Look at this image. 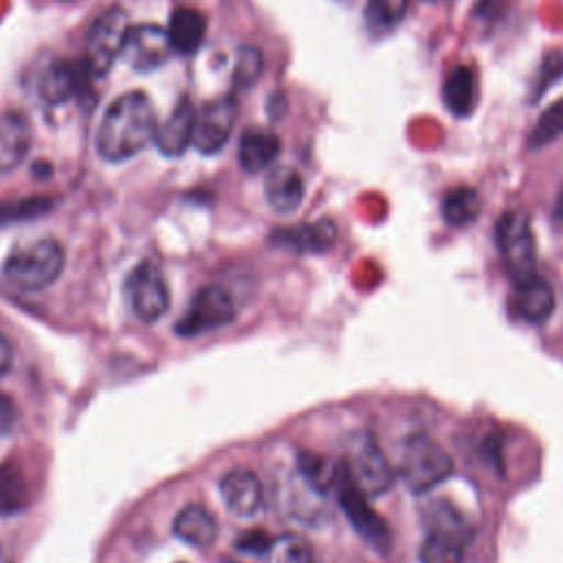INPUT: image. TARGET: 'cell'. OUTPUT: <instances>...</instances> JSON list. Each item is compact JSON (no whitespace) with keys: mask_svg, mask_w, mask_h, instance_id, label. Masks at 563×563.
Masks as SVG:
<instances>
[{"mask_svg":"<svg viewBox=\"0 0 563 563\" xmlns=\"http://www.w3.org/2000/svg\"><path fill=\"white\" fill-rule=\"evenodd\" d=\"M156 110L145 92H125L103 112L97 130V152L110 163L128 161L156 139Z\"/></svg>","mask_w":563,"mask_h":563,"instance_id":"cell-1","label":"cell"},{"mask_svg":"<svg viewBox=\"0 0 563 563\" xmlns=\"http://www.w3.org/2000/svg\"><path fill=\"white\" fill-rule=\"evenodd\" d=\"M64 246L53 238H40L11 251L2 264L4 277L22 290H42L64 271Z\"/></svg>","mask_w":563,"mask_h":563,"instance_id":"cell-2","label":"cell"},{"mask_svg":"<svg viewBox=\"0 0 563 563\" xmlns=\"http://www.w3.org/2000/svg\"><path fill=\"white\" fill-rule=\"evenodd\" d=\"M453 473L449 453L429 435L413 433L405 440L400 455V477L413 493H424Z\"/></svg>","mask_w":563,"mask_h":563,"instance_id":"cell-3","label":"cell"},{"mask_svg":"<svg viewBox=\"0 0 563 563\" xmlns=\"http://www.w3.org/2000/svg\"><path fill=\"white\" fill-rule=\"evenodd\" d=\"M334 490L341 510L345 512L352 528L363 537L374 550L387 552L389 550V528L383 517L372 508L369 497L354 484L350 473L345 471L343 462L336 466L334 475Z\"/></svg>","mask_w":563,"mask_h":563,"instance_id":"cell-4","label":"cell"},{"mask_svg":"<svg viewBox=\"0 0 563 563\" xmlns=\"http://www.w3.org/2000/svg\"><path fill=\"white\" fill-rule=\"evenodd\" d=\"M130 31L128 13L121 7H108L101 11L86 33V62L92 77H101L110 70L112 62L123 53Z\"/></svg>","mask_w":563,"mask_h":563,"instance_id":"cell-5","label":"cell"},{"mask_svg":"<svg viewBox=\"0 0 563 563\" xmlns=\"http://www.w3.org/2000/svg\"><path fill=\"white\" fill-rule=\"evenodd\" d=\"M238 314L233 297L220 284L202 286L189 301L174 330L180 336H198L229 325Z\"/></svg>","mask_w":563,"mask_h":563,"instance_id":"cell-6","label":"cell"},{"mask_svg":"<svg viewBox=\"0 0 563 563\" xmlns=\"http://www.w3.org/2000/svg\"><path fill=\"white\" fill-rule=\"evenodd\" d=\"M499 253L512 279L528 277L537 266V249L530 229V218L523 211H506L495 229Z\"/></svg>","mask_w":563,"mask_h":563,"instance_id":"cell-7","label":"cell"},{"mask_svg":"<svg viewBox=\"0 0 563 563\" xmlns=\"http://www.w3.org/2000/svg\"><path fill=\"white\" fill-rule=\"evenodd\" d=\"M343 466L350 473V477L354 479V484L367 497H376L391 486V479H394L391 466L385 460V455L380 453V449L376 446L374 438L367 433L352 438L345 460H343Z\"/></svg>","mask_w":563,"mask_h":563,"instance_id":"cell-8","label":"cell"},{"mask_svg":"<svg viewBox=\"0 0 563 563\" xmlns=\"http://www.w3.org/2000/svg\"><path fill=\"white\" fill-rule=\"evenodd\" d=\"M125 290L134 314L145 323L158 321L169 308V288L154 262H141L130 273Z\"/></svg>","mask_w":563,"mask_h":563,"instance_id":"cell-9","label":"cell"},{"mask_svg":"<svg viewBox=\"0 0 563 563\" xmlns=\"http://www.w3.org/2000/svg\"><path fill=\"white\" fill-rule=\"evenodd\" d=\"M464 543L466 532L462 521L449 508H442L420 545L418 559L420 563H462Z\"/></svg>","mask_w":563,"mask_h":563,"instance_id":"cell-10","label":"cell"},{"mask_svg":"<svg viewBox=\"0 0 563 563\" xmlns=\"http://www.w3.org/2000/svg\"><path fill=\"white\" fill-rule=\"evenodd\" d=\"M172 40L169 33L156 24H136L130 26L123 57L125 64L139 73H150L163 66L172 53Z\"/></svg>","mask_w":563,"mask_h":563,"instance_id":"cell-11","label":"cell"},{"mask_svg":"<svg viewBox=\"0 0 563 563\" xmlns=\"http://www.w3.org/2000/svg\"><path fill=\"white\" fill-rule=\"evenodd\" d=\"M238 117V103L231 95H224L211 101L196 119L194 145L198 152L211 156L218 154L233 132V123Z\"/></svg>","mask_w":563,"mask_h":563,"instance_id":"cell-12","label":"cell"},{"mask_svg":"<svg viewBox=\"0 0 563 563\" xmlns=\"http://www.w3.org/2000/svg\"><path fill=\"white\" fill-rule=\"evenodd\" d=\"M227 510L240 519L255 517L264 506V486L249 468H231L218 484Z\"/></svg>","mask_w":563,"mask_h":563,"instance_id":"cell-13","label":"cell"},{"mask_svg":"<svg viewBox=\"0 0 563 563\" xmlns=\"http://www.w3.org/2000/svg\"><path fill=\"white\" fill-rule=\"evenodd\" d=\"M92 73L86 59H59L44 68L40 79V95L48 103H64L88 88Z\"/></svg>","mask_w":563,"mask_h":563,"instance_id":"cell-14","label":"cell"},{"mask_svg":"<svg viewBox=\"0 0 563 563\" xmlns=\"http://www.w3.org/2000/svg\"><path fill=\"white\" fill-rule=\"evenodd\" d=\"M512 306L517 314L530 323H543L554 310V290L537 273L515 279Z\"/></svg>","mask_w":563,"mask_h":563,"instance_id":"cell-15","label":"cell"},{"mask_svg":"<svg viewBox=\"0 0 563 563\" xmlns=\"http://www.w3.org/2000/svg\"><path fill=\"white\" fill-rule=\"evenodd\" d=\"M196 110L191 106L189 99H183L172 114L167 117V121L158 128L156 132V145L158 152L165 156H180L189 143H194V130H196Z\"/></svg>","mask_w":563,"mask_h":563,"instance_id":"cell-16","label":"cell"},{"mask_svg":"<svg viewBox=\"0 0 563 563\" xmlns=\"http://www.w3.org/2000/svg\"><path fill=\"white\" fill-rule=\"evenodd\" d=\"M31 147V125L20 112H0V174L15 169Z\"/></svg>","mask_w":563,"mask_h":563,"instance_id":"cell-17","label":"cell"},{"mask_svg":"<svg viewBox=\"0 0 563 563\" xmlns=\"http://www.w3.org/2000/svg\"><path fill=\"white\" fill-rule=\"evenodd\" d=\"M303 180L301 176L286 165L273 167L264 178V196L273 211L292 213L303 202Z\"/></svg>","mask_w":563,"mask_h":563,"instance_id":"cell-18","label":"cell"},{"mask_svg":"<svg viewBox=\"0 0 563 563\" xmlns=\"http://www.w3.org/2000/svg\"><path fill=\"white\" fill-rule=\"evenodd\" d=\"M174 534L194 548H209L218 537V521L209 508L189 504L176 515Z\"/></svg>","mask_w":563,"mask_h":563,"instance_id":"cell-19","label":"cell"},{"mask_svg":"<svg viewBox=\"0 0 563 563\" xmlns=\"http://www.w3.org/2000/svg\"><path fill=\"white\" fill-rule=\"evenodd\" d=\"M279 139L268 132V130H246L240 136V145H238V161L242 165L244 172H262L266 167L273 165V161L279 156Z\"/></svg>","mask_w":563,"mask_h":563,"instance_id":"cell-20","label":"cell"},{"mask_svg":"<svg viewBox=\"0 0 563 563\" xmlns=\"http://www.w3.org/2000/svg\"><path fill=\"white\" fill-rule=\"evenodd\" d=\"M334 238H336V227L330 220H317V222L301 224L295 229H284L271 235L275 244H284L301 253H321L332 246Z\"/></svg>","mask_w":563,"mask_h":563,"instance_id":"cell-21","label":"cell"},{"mask_svg":"<svg viewBox=\"0 0 563 563\" xmlns=\"http://www.w3.org/2000/svg\"><path fill=\"white\" fill-rule=\"evenodd\" d=\"M205 31H207V22L205 15L191 7H180L172 13L169 18V40L172 46L180 53H194L198 51V46L205 40Z\"/></svg>","mask_w":563,"mask_h":563,"instance_id":"cell-22","label":"cell"},{"mask_svg":"<svg viewBox=\"0 0 563 563\" xmlns=\"http://www.w3.org/2000/svg\"><path fill=\"white\" fill-rule=\"evenodd\" d=\"M442 99L455 117H468L475 108V75L468 66H455L442 84Z\"/></svg>","mask_w":563,"mask_h":563,"instance_id":"cell-23","label":"cell"},{"mask_svg":"<svg viewBox=\"0 0 563 563\" xmlns=\"http://www.w3.org/2000/svg\"><path fill=\"white\" fill-rule=\"evenodd\" d=\"M479 209H482L479 194L466 185L453 187L442 200V218L451 227H464L473 222L479 216Z\"/></svg>","mask_w":563,"mask_h":563,"instance_id":"cell-24","label":"cell"},{"mask_svg":"<svg viewBox=\"0 0 563 563\" xmlns=\"http://www.w3.org/2000/svg\"><path fill=\"white\" fill-rule=\"evenodd\" d=\"M264 556L266 563H314V548L306 537L286 532L271 541Z\"/></svg>","mask_w":563,"mask_h":563,"instance_id":"cell-25","label":"cell"},{"mask_svg":"<svg viewBox=\"0 0 563 563\" xmlns=\"http://www.w3.org/2000/svg\"><path fill=\"white\" fill-rule=\"evenodd\" d=\"M26 504V484L13 464L0 466V515H13Z\"/></svg>","mask_w":563,"mask_h":563,"instance_id":"cell-26","label":"cell"},{"mask_svg":"<svg viewBox=\"0 0 563 563\" xmlns=\"http://www.w3.org/2000/svg\"><path fill=\"white\" fill-rule=\"evenodd\" d=\"M53 209V198L46 196H29L20 200H2L0 202V227L22 220H33Z\"/></svg>","mask_w":563,"mask_h":563,"instance_id":"cell-27","label":"cell"},{"mask_svg":"<svg viewBox=\"0 0 563 563\" xmlns=\"http://www.w3.org/2000/svg\"><path fill=\"white\" fill-rule=\"evenodd\" d=\"M561 134H563V99L554 101L545 112H541V117L537 119L528 136V145L541 147L556 141Z\"/></svg>","mask_w":563,"mask_h":563,"instance_id":"cell-28","label":"cell"},{"mask_svg":"<svg viewBox=\"0 0 563 563\" xmlns=\"http://www.w3.org/2000/svg\"><path fill=\"white\" fill-rule=\"evenodd\" d=\"M409 7V0H367L365 15L376 29H391L400 24Z\"/></svg>","mask_w":563,"mask_h":563,"instance_id":"cell-29","label":"cell"},{"mask_svg":"<svg viewBox=\"0 0 563 563\" xmlns=\"http://www.w3.org/2000/svg\"><path fill=\"white\" fill-rule=\"evenodd\" d=\"M262 53L255 46H242L238 53V62H235V70H233V84L238 88H249L253 81H257L260 73H262Z\"/></svg>","mask_w":563,"mask_h":563,"instance_id":"cell-30","label":"cell"},{"mask_svg":"<svg viewBox=\"0 0 563 563\" xmlns=\"http://www.w3.org/2000/svg\"><path fill=\"white\" fill-rule=\"evenodd\" d=\"M563 77V55L561 53H550L545 55L537 79H534V92H532V101H537L554 81H559Z\"/></svg>","mask_w":563,"mask_h":563,"instance_id":"cell-31","label":"cell"},{"mask_svg":"<svg viewBox=\"0 0 563 563\" xmlns=\"http://www.w3.org/2000/svg\"><path fill=\"white\" fill-rule=\"evenodd\" d=\"M271 537L266 530H249L244 532L235 545L242 550V552H249V554H266L268 545H271Z\"/></svg>","mask_w":563,"mask_h":563,"instance_id":"cell-32","label":"cell"},{"mask_svg":"<svg viewBox=\"0 0 563 563\" xmlns=\"http://www.w3.org/2000/svg\"><path fill=\"white\" fill-rule=\"evenodd\" d=\"M15 422H18V405L9 394L0 391V435L11 433Z\"/></svg>","mask_w":563,"mask_h":563,"instance_id":"cell-33","label":"cell"},{"mask_svg":"<svg viewBox=\"0 0 563 563\" xmlns=\"http://www.w3.org/2000/svg\"><path fill=\"white\" fill-rule=\"evenodd\" d=\"M11 363H13V347L4 336V332L0 330V376L11 369Z\"/></svg>","mask_w":563,"mask_h":563,"instance_id":"cell-34","label":"cell"},{"mask_svg":"<svg viewBox=\"0 0 563 563\" xmlns=\"http://www.w3.org/2000/svg\"><path fill=\"white\" fill-rule=\"evenodd\" d=\"M424 2H440V0H424Z\"/></svg>","mask_w":563,"mask_h":563,"instance_id":"cell-35","label":"cell"}]
</instances>
